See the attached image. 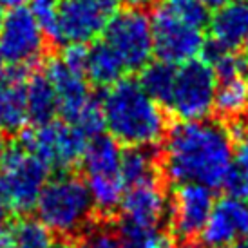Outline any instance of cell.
Listing matches in <instances>:
<instances>
[{"instance_id":"obj_1","label":"cell","mask_w":248,"mask_h":248,"mask_svg":"<svg viewBox=\"0 0 248 248\" xmlns=\"http://www.w3.org/2000/svg\"><path fill=\"white\" fill-rule=\"evenodd\" d=\"M234 159V140L217 120L178 122L165 134L159 169L176 185L196 183L208 188L225 185Z\"/></svg>"},{"instance_id":"obj_2","label":"cell","mask_w":248,"mask_h":248,"mask_svg":"<svg viewBox=\"0 0 248 248\" xmlns=\"http://www.w3.org/2000/svg\"><path fill=\"white\" fill-rule=\"evenodd\" d=\"M105 131L125 147H156L167 134V116L138 80L124 78L100 100Z\"/></svg>"},{"instance_id":"obj_3","label":"cell","mask_w":248,"mask_h":248,"mask_svg":"<svg viewBox=\"0 0 248 248\" xmlns=\"http://www.w3.org/2000/svg\"><path fill=\"white\" fill-rule=\"evenodd\" d=\"M35 210L46 227L62 237L83 234L91 227L94 203L87 183L73 172L47 179L36 200Z\"/></svg>"},{"instance_id":"obj_4","label":"cell","mask_w":248,"mask_h":248,"mask_svg":"<svg viewBox=\"0 0 248 248\" xmlns=\"http://www.w3.org/2000/svg\"><path fill=\"white\" fill-rule=\"evenodd\" d=\"M49 169L36 154L26 147L11 145L0 156V198L18 214H28L36 205L44 185L49 179Z\"/></svg>"},{"instance_id":"obj_5","label":"cell","mask_w":248,"mask_h":248,"mask_svg":"<svg viewBox=\"0 0 248 248\" xmlns=\"http://www.w3.org/2000/svg\"><path fill=\"white\" fill-rule=\"evenodd\" d=\"M116 7L118 0H58L55 22L46 35L63 47L89 46L104 33Z\"/></svg>"},{"instance_id":"obj_6","label":"cell","mask_w":248,"mask_h":248,"mask_svg":"<svg viewBox=\"0 0 248 248\" xmlns=\"http://www.w3.org/2000/svg\"><path fill=\"white\" fill-rule=\"evenodd\" d=\"M217 78L210 63L203 58H194L190 62L176 65L172 93L169 98L167 109L179 122L210 118L214 110Z\"/></svg>"},{"instance_id":"obj_7","label":"cell","mask_w":248,"mask_h":248,"mask_svg":"<svg viewBox=\"0 0 248 248\" xmlns=\"http://www.w3.org/2000/svg\"><path fill=\"white\" fill-rule=\"evenodd\" d=\"M102 35V40L120 56L127 73H138L152 60L151 16L143 9L129 7L116 11Z\"/></svg>"},{"instance_id":"obj_8","label":"cell","mask_w":248,"mask_h":248,"mask_svg":"<svg viewBox=\"0 0 248 248\" xmlns=\"http://www.w3.org/2000/svg\"><path fill=\"white\" fill-rule=\"evenodd\" d=\"M89 140L67 122L53 120L44 125H33L22 132L20 145L36 154L49 167L69 170L82 161Z\"/></svg>"},{"instance_id":"obj_9","label":"cell","mask_w":248,"mask_h":248,"mask_svg":"<svg viewBox=\"0 0 248 248\" xmlns=\"http://www.w3.org/2000/svg\"><path fill=\"white\" fill-rule=\"evenodd\" d=\"M47 35L26 6L13 7L0 22V51L13 69L28 71L46 55Z\"/></svg>"},{"instance_id":"obj_10","label":"cell","mask_w":248,"mask_h":248,"mask_svg":"<svg viewBox=\"0 0 248 248\" xmlns=\"http://www.w3.org/2000/svg\"><path fill=\"white\" fill-rule=\"evenodd\" d=\"M169 208L170 200L159 181L129 186L120 203L118 234L124 241H131L159 230V225L169 217Z\"/></svg>"},{"instance_id":"obj_11","label":"cell","mask_w":248,"mask_h":248,"mask_svg":"<svg viewBox=\"0 0 248 248\" xmlns=\"http://www.w3.org/2000/svg\"><path fill=\"white\" fill-rule=\"evenodd\" d=\"M152 46L158 60L181 65L201 56L205 46V33L201 28L179 18L170 7L158 4L151 18Z\"/></svg>"},{"instance_id":"obj_12","label":"cell","mask_w":248,"mask_h":248,"mask_svg":"<svg viewBox=\"0 0 248 248\" xmlns=\"http://www.w3.org/2000/svg\"><path fill=\"white\" fill-rule=\"evenodd\" d=\"M214 203L216 198L212 188L196 183L178 185L169 208L172 234L185 241H190L196 235H200L212 212Z\"/></svg>"},{"instance_id":"obj_13","label":"cell","mask_w":248,"mask_h":248,"mask_svg":"<svg viewBox=\"0 0 248 248\" xmlns=\"http://www.w3.org/2000/svg\"><path fill=\"white\" fill-rule=\"evenodd\" d=\"M44 73L55 89L56 100H58V112L62 114L63 122L73 125L91 105L98 102L91 93L85 75L82 71L71 67L62 56L53 58L46 65Z\"/></svg>"},{"instance_id":"obj_14","label":"cell","mask_w":248,"mask_h":248,"mask_svg":"<svg viewBox=\"0 0 248 248\" xmlns=\"http://www.w3.org/2000/svg\"><path fill=\"white\" fill-rule=\"evenodd\" d=\"M248 232V203L227 196L214 203L200 234L201 248H228Z\"/></svg>"},{"instance_id":"obj_15","label":"cell","mask_w":248,"mask_h":248,"mask_svg":"<svg viewBox=\"0 0 248 248\" xmlns=\"http://www.w3.org/2000/svg\"><path fill=\"white\" fill-rule=\"evenodd\" d=\"M212 40L225 49H237L248 35V0H230L210 15Z\"/></svg>"},{"instance_id":"obj_16","label":"cell","mask_w":248,"mask_h":248,"mask_svg":"<svg viewBox=\"0 0 248 248\" xmlns=\"http://www.w3.org/2000/svg\"><path fill=\"white\" fill-rule=\"evenodd\" d=\"M24 73L15 69L0 78V132H16L28 124Z\"/></svg>"},{"instance_id":"obj_17","label":"cell","mask_w":248,"mask_h":248,"mask_svg":"<svg viewBox=\"0 0 248 248\" xmlns=\"http://www.w3.org/2000/svg\"><path fill=\"white\" fill-rule=\"evenodd\" d=\"M83 75L89 83L107 89L120 80H124L127 69L120 60V56L104 40H94L85 49Z\"/></svg>"},{"instance_id":"obj_18","label":"cell","mask_w":248,"mask_h":248,"mask_svg":"<svg viewBox=\"0 0 248 248\" xmlns=\"http://www.w3.org/2000/svg\"><path fill=\"white\" fill-rule=\"evenodd\" d=\"M227 127L234 140V159L223 188L228 196L248 200V124L237 118L230 120Z\"/></svg>"},{"instance_id":"obj_19","label":"cell","mask_w":248,"mask_h":248,"mask_svg":"<svg viewBox=\"0 0 248 248\" xmlns=\"http://www.w3.org/2000/svg\"><path fill=\"white\" fill-rule=\"evenodd\" d=\"M26 110L28 122L33 125H44L56 120L58 100L46 73L26 76Z\"/></svg>"},{"instance_id":"obj_20","label":"cell","mask_w":248,"mask_h":248,"mask_svg":"<svg viewBox=\"0 0 248 248\" xmlns=\"http://www.w3.org/2000/svg\"><path fill=\"white\" fill-rule=\"evenodd\" d=\"M122 147L109 134H100L89 140L82 156V167L85 178L93 176H120L122 163Z\"/></svg>"},{"instance_id":"obj_21","label":"cell","mask_w":248,"mask_h":248,"mask_svg":"<svg viewBox=\"0 0 248 248\" xmlns=\"http://www.w3.org/2000/svg\"><path fill=\"white\" fill-rule=\"evenodd\" d=\"M120 176L127 188L159 181V152L154 147H127L122 152Z\"/></svg>"},{"instance_id":"obj_22","label":"cell","mask_w":248,"mask_h":248,"mask_svg":"<svg viewBox=\"0 0 248 248\" xmlns=\"http://www.w3.org/2000/svg\"><path fill=\"white\" fill-rule=\"evenodd\" d=\"M214 110L225 120H237L245 116V112L248 110V80H217Z\"/></svg>"},{"instance_id":"obj_23","label":"cell","mask_w":248,"mask_h":248,"mask_svg":"<svg viewBox=\"0 0 248 248\" xmlns=\"http://www.w3.org/2000/svg\"><path fill=\"white\" fill-rule=\"evenodd\" d=\"M94 210L102 216H112L120 210V203L127 190L122 176H93L85 178Z\"/></svg>"},{"instance_id":"obj_24","label":"cell","mask_w":248,"mask_h":248,"mask_svg":"<svg viewBox=\"0 0 248 248\" xmlns=\"http://www.w3.org/2000/svg\"><path fill=\"white\" fill-rule=\"evenodd\" d=\"M174 76H176V65L167 63L163 60L149 62L140 71V85L151 98H154L159 105L167 107L169 98L172 93Z\"/></svg>"},{"instance_id":"obj_25","label":"cell","mask_w":248,"mask_h":248,"mask_svg":"<svg viewBox=\"0 0 248 248\" xmlns=\"http://www.w3.org/2000/svg\"><path fill=\"white\" fill-rule=\"evenodd\" d=\"M15 248H53L55 237L38 217L22 216L6 232Z\"/></svg>"},{"instance_id":"obj_26","label":"cell","mask_w":248,"mask_h":248,"mask_svg":"<svg viewBox=\"0 0 248 248\" xmlns=\"http://www.w3.org/2000/svg\"><path fill=\"white\" fill-rule=\"evenodd\" d=\"M165 4L179 18L196 28H207L210 20V9L201 0H165Z\"/></svg>"},{"instance_id":"obj_27","label":"cell","mask_w":248,"mask_h":248,"mask_svg":"<svg viewBox=\"0 0 248 248\" xmlns=\"http://www.w3.org/2000/svg\"><path fill=\"white\" fill-rule=\"evenodd\" d=\"M78 248H124V241L116 228L100 225L89 227L83 232L82 245Z\"/></svg>"},{"instance_id":"obj_28","label":"cell","mask_w":248,"mask_h":248,"mask_svg":"<svg viewBox=\"0 0 248 248\" xmlns=\"http://www.w3.org/2000/svg\"><path fill=\"white\" fill-rule=\"evenodd\" d=\"M124 248H176V241H174V235L161 230H154L140 239L124 241Z\"/></svg>"},{"instance_id":"obj_29","label":"cell","mask_w":248,"mask_h":248,"mask_svg":"<svg viewBox=\"0 0 248 248\" xmlns=\"http://www.w3.org/2000/svg\"><path fill=\"white\" fill-rule=\"evenodd\" d=\"M29 9L35 15L44 33H47L55 22L56 11H58V0H29Z\"/></svg>"},{"instance_id":"obj_30","label":"cell","mask_w":248,"mask_h":248,"mask_svg":"<svg viewBox=\"0 0 248 248\" xmlns=\"http://www.w3.org/2000/svg\"><path fill=\"white\" fill-rule=\"evenodd\" d=\"M118 2L125 4L127 7H132V9H145V7L156 4V0H118Z\"/></svg>"},{"instance_id":"obj_31","label":"cell","mask_w":248,"mask_h":248,"mask_svg":"<svg viewBox=\"0 0 248 248\" xmlns=\"http://www.w3.org/2000/svg\"><path fill=\"white\" fill-rule=\"evenodd\" d=\"M6 221H7V207H6V203L2 201V198H0V234H2L4 228H6Z\"/></svg>"},{"instance_id":"obj_32","label":"cell","mask_w":248,"mask_h":248,"mask_svg":"<svg viewBox=\"0 0 248 248\" xmlns=\"http://www.w3.org/2000/svg\"><path fill=\"white\" fill-rule=\"evenodd\" d=\"M28 2L29 0H0V6L13 9V7H20V6H24V4H28Z\"/></svg>"},{"instance_id":"obj_33","label":"cell","mask_w":248,"mask_h":248,"mask_svg":"<svg viewBox=\"0 0 248 248\" xmlns=\"http://www.w3.org/2000/svg\"><path fill=\"white\" fill-rule=\"evenodd\" d=\"M228 248H248V232L245 235H241L239 239H235Z\"/></svg>"},{"instance_id":"obj_34","label":"cell","mask_w":248,"mask_h":248,"mask_svg":"<svg viewBox=\"0 0 248 248\" xmlns=\"http://www.w3.org/2000/svg\"><path fill=\"white\" fill-rule=\"evenodd\" d=\"M205 6L210 9V7H214V9H217L219 6H223V4H227V2H230V0H201Z\"/></svg>"},{"instance_id":"obj_35","label":"cell","mask_w":248,"mask_h":248,"mask_svg":"<svg viewBox=\"0 0 248 248\" xmlns=\"http://www.w3.org/2000/svg\"><path fill=\"white\" fill-rule=\"evenodd\" d=\"M0 248H15V245L11 243V239L7 237L6 232L0 234Z\"/></svg>"},{"instance_id":"obj_36","label":"cell","mask_w":248,"mask_h":248,"mask_svg":"<svg viewBox=\"0 0 248 248\" xmlns=\"http://www.w3.org/2000/svg\"><path fill=\"white\" fill-rule=\"evenodd\" d=\"M53 248H78V247L73 245V243H69V241H62V243H56Z\"/></svg>"},{"instance_id":"obj_37","label":"cell","mask_w":248,"mask_h":248,"mask_svg":"<svg viewBox=\"0 0 248 248\" xmlns=\"http://www.w3.org/2000/svg\"><path fill=\"white\" fill-rule=\"evenodd\" d=\"M4 71H6V60H4V55H2V51H0V78L6 75Z\"/></svg>"},{"instance_id":"obj_38","label":"cell","mask_w":248,"mask_h":248,"mask_svg":"<svg viewBox=\"0 0 248 248\" xmlns=\"http://www.w3.org/2000/svg\"><path fill=\"white\" fill-rule=\"evenodd\" d=\"M243 46L247 47V53H248V35H247V38H245V42H243Z\"/></svg>"},{"instance_id":"obj_39","label":"cell","mask_w":248,"mask_h":248,"mask_svg":"<svg viewBox=\"0 0 248 248\" xmlns=\"http://www.w3.org/2000/svg\"><path fill=\"white\" fill-rule=\"evenodd\" d=\"M2 18H4V9H2V6H0V22H2Z\"/></svg>"},{"instance_id":"obj_40","label":"cell","mask_w":248,"mask_h":248,"mask_svg":"<svg viewBox=\"0 0 248 248\" xmlns=\"http://www.w3.org/2000/svg\"><path fill=\"white\" fill-rule=\"evenodd\" d=\"M183 248H201V247H194V245H186V247H183Z\"/></svg>"}]
</instances>
